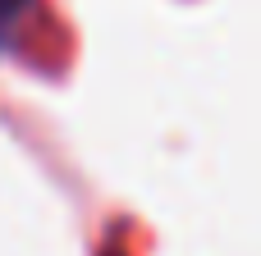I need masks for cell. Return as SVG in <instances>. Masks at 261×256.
I'll return each mask as SVG.
<instances>
[{"label":"cell","instance_id":"obj_1","mask_svg":"<svg viewBox=\"0 0 261 256\" xmlns=\"http://www.w3.org/2000/svg\"><path fill=\"white\" fill-rule=\"evenodd\" d=\"M28 5H32V0H0V37L14 32V23L28 14Z\"/></svg>","mask_w":261,"mask_h":256}]
</instances>
